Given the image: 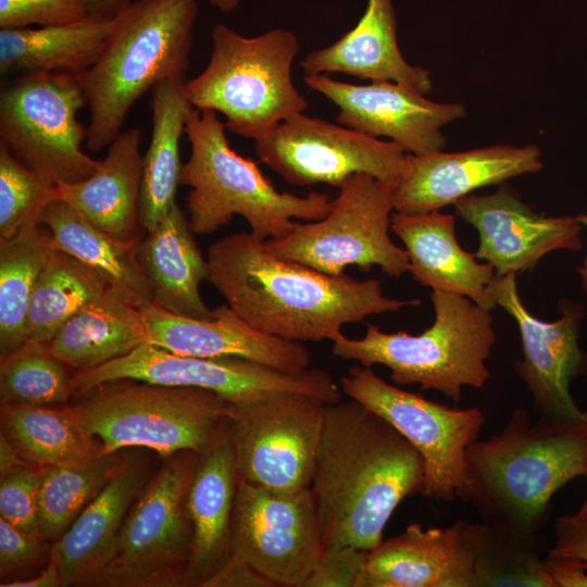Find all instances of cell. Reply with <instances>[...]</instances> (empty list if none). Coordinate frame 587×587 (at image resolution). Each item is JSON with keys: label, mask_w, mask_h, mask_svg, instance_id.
<instances>
[{"label": "cell", "mask_w": 587, "mask_h": 587, "mask_svg": "<svg viewBox=\"0 0 587 587\" xmlns=\"http://www.w3.org/2000/svg\"><path fill=\"white\" fill-rule=\"evenodd\" d=\"M207 261L208 282L239 317L290 341L332 340L346 324L421 304L420 299L386 297L376 278L330 275L277 258L251 233L216 240Z\"/></svg>", "instance_id": "obj_1"}, {"label": "cell", "mask_w": 587, "mask_h": 587, "mask_svg": "<svg viewBox=\"0 0 587 587\" xmlns=\"http://www.w3.org/2000/svg\"><path fill=\"white\" fill-rule=\"evenodd\" d=\"M423 479L422 457L386 420L353 399L326 404L310 485L323 548H375Z\"/></svg>", "instance_id": "obj_2"}, {"label": "cell", "mask_w": 587, "mask_h": 587, "mask_svg": "<svg viewBox=\"0 0 587 587\" xmlns=\"http://www.w3.org/2000/svg\"><path fill=\"white\" fill-rule=\"evenodd\" d=\"M580 476H587V417L533 421L517 408L500 433L469 446L461 500L473 503L485 522L541 541L552 497Z\"/></svg>", "instance_id": "obj_3"}, {"label": "cell", "mask_w": 587, "mask_h": 587, "mask_svg": "<svg viewBox=\"0 0 587 587\" xmlns=\"http://www.w3.org/2000/svg\"><path fill=\"white\" fill-rule=\"evenodd\" d=\"M198 11V0H136L113 17L102 52L79 74L90 114L89 151L111 145L149 89L185 77Z\"/></svg>", "instance_id": "obj_4"}, {"label": "cell", "mask_w": 587, "mask_h": 587, "mask_svg": "<svg viewBox=\"0 0 587 587\" xmlns=\"http://www.w3.org/2000/svg\"><path fill=\"white\" fill-rule=\"evenodd\" d=\"M225 129L215 111L191 108L185 126L191 153L179 183L190 187L186 208L195 235H209L238 214L265 241L286 236L294 217L316 221L330 211L328 193L278 191L257 162L230 147Z\"/></svg>", "instance_id": "obj_5"}, {"label": "cell", "mask_w": 587, "mask_h": 587, "mask_svg": "<svg viewBox=\"0 0 587 587\" xmlns=\"http://www.w3.org/2000/svg\"><path fill=\"white\" fill-rule=\"evenodd\" d=\"M430 300L435 320L422 334L385 333L369 324L361 339L337 334L333 353L366 367L384 365L396 385L417 384L459 402L465 386L482 388L490 377L494 317L463 296L432 290Z\"/></svg>", "instance_id": "obj_6"}, {"label": "cell", "mask_w": 587, "mask_h": 587, "mask_svg": "<svg viewBox=\"0 0 587 587\" xmlns=\"http://www.w3.org/2000/svg\"><path fill=\"white\" fill-rule=\"evenodd\" d=\"M299 49L298 38L288 29L245 37L216 24L210 61L185 82L184 93L192 107L222 113L230 132L257 140L308 108L292 80Z\"/></svg>", "instance_id": "obj_7"}, {"label": "cell", "mask_w": 587, "mask_h": 587, "mask_svg": "<svg viewBox=\"0 0 587 587\" xmlns=\"http://www.w3.org/2000/svg\"><path fill=\"white\" fill-rule=\"evenodd\" d=\"M71 404L101 453L146 447L168 458L203 452L224 424L229 402L202 388L121 378L73 397Z\"/></svg>", "instance_id": "obj_8"}, {"label": "cell", "mask_w": 587, "mask_h": 587, "mask_svg": "<svg viewBox=\"0 0 587 587\" xmlns=\"http://www.w3.org/2000/svg\"><path fill=\"white\" fill-rule=\"evenodd\" d=\"M86 104L77 74L14 76L0 92V143L54 185L85 180L99 165L82 149L88 127L77 113Z\"/></svg>", "instance_id": "obj_9"}, {"label": "cell", "mask_w": 587, "mask_h": 587, "mask_svg": "<svg viewBox=\"0 0 587 587\" xmlns=\"http://www.w3.org/2000/svg\"><path fill=\"white\" fill-rule=\"evenodd\" d=\"M394 189L365 173L350 175L340 186L330 211L310 223L295 222L284 237L265 240L267 250L330 275L349 265L369 271L377 265L389 277L409 272L405 249L389 237Z\"/></svg>", "instance_id": "obj_10"}, {"label": "cell", "mask_w": 587, "mask_h": 587, "mask_svg": "<svg viewBox=\"0 0 587 587\" xmlns=\"http://www.w3.org/2000/svg\"><path fill=\"white\" fill-rule=\"evenodd\" d=\"M197 459L193 451L175 453L147 480L99 586H182L192 545L187 499Z\"/></svg>", "instance_id": "obj_11"}, {"label": "cell", "mask_w": 587, "mask_h": 587, "mask_svg": "<svg viewBox=\"0 0 587 587\" xmlns=\"http://www.w3.org/2000/svg\"><path fill=\"white\" fill-rule=\"evenodd\" d=\"M121 378L208 389L232 404L248 403L279 391L315 396L326 403L341 399L340 386L323 369L290 373L238 357L178 354L148 342L95 369L75 372L74 396Z\"/></svg>", "instance_id": "obj_12"}, {"label": "cell", "mask_w": 587, "mask_h": 587, "mask_svg": "<svg viewBox=\"0 0 587 587\" xmlns=\"http://www.w3.org/2000/svg\"><path fill=\"white\" fill-rule=\"evenodd\" d=\"M341 391L391 424L420 453L421 495L450 502L466 485V450L478 437L485 415L478 408H451L391 385L372 367L352 366Z\"/></svg>", "instance_id": "obj_13"}, {"label": "cell", "mask_w": 587, "mask_h": 587, "mask_svg": "<svg viewBox=\"0 0 587 587\" xmlns=\"http://www.w3.org/2000/svg\"><path fill=\"white\" fill-rule=\"evenodd\" d=\"M326 404L292 391L230 403L226 426L240 478L280 492L310 488Z\"/></svg>", "instance_id": "obj_14"}, {"label": "cell", "mask_w": 587, "mask_h": 587, "mask_svg": "<svg viewBox=\"0 0 587 587\" xmlns=\"http://www.w3.org/2000/svg\"><path fill=\"white\" fill-rule=\"evenodd\" d=\"M229 548L273 587H303L323 550L310 488L280 492L239 477Z\"/></svg>", "instance_id": "obj_15"}, {"label": "cell", "mask_w": 587, "mask_h": 587, "mask_svg": "<svg viewBox=\"0 0 587 587\" xmlns=\"http://www.w3.org/2000/svg\"><path fill=\"white\" fill-rule=\"evenodd\" d=\"M259 160L296 186L328 184L338 189L365 173L395 189L407 152L349 127L298 113L254 140Z\"/></svg>", "instance_id": "obj_16"}, {"label": "cell", "mask_w": 587, "mask_h": 587, "mask_svg": "<svg viewBox=\"0 0 587 587\" xmlns=\"http://www.w3.org/2000/svg\"><path fill=\"white\" fill-rule=\"evenodd\" d=\"M488 295L517 324L522 357L515 364L516 375L533 398L537 415L551 420L585 421L571 395V383L587 373V352L578 342L584 307L563 303L562 315L546 322L524 305L516 286V274L497 276L488 286Z\"/></svg>", "instance_id": "obj_17"}, {"label": "cell", "mask_w": 587, "mask_h": 587, "mask_svg": "<svg viewBox=\"0 0 587 587\" xmlns=\"http://www.w3.org/2000/svg\"><path fill=\"white\" fill-rule=\"evenodd\" d=\"M304 83L339 109L338 123L374 138L387 137L411 154L442 150V127L466 115L462 103L432 101L401 83L353 85L328 75L304 76Z\"/></svg>", "instance_id": "obj_18"}, {"label": "cell", "mask_w": 587, "mask_h": 587, "mask_svg": "<svg viewBox=\"0 0 587 587\" xmlns=\"http://www.w3.org/2000/svg\"><path fill=\"white\" fill-rule=\"evenodd\" d=\"M455 213L478 233V260L497 276L533 270L546 254L578 251L582 224L576 216L535 213L509 186L490 195H469L454 204Z\"/></svg>", "instance_id": "obj_19"}, {"label": "cell", "mask_w": 587, "mask_h": 587, "mask_svg": "<svg viewBox=\"0 0 587 587\" xmlns=\"http://www.w3.org/2000/svg\"><path fill=\"white\" fill-rule=\"evenodd\" d=\"M540 149L494 145L460 152L407 153L394 189L395 210L425 214L454 204L472 191L542 170Z\"/></svg>", "instance_id": "obj_20"}, {"label": "cell", "mask_w": 587, "mask_h": 587, "mask_svg": "<svg viewBox=\"0 0 587 587\" xmlns=\"http://www.w3.org/2000/svg\"><path fill=\"white\" fill-rule=\"evenodd\" d=\"M483 523L410 524L369 550L363 587H478Z\"/></svg>", "instance_id": "obj_21"}, {"label": "cell", "mask_w": 587, "mask_h": 587, "mask_svg": "<svg viewBox=\"0 0 587 587\" xmlns=\"http://www.w3.org/2000/svg\"><path fill=\"white\" fill-rule=\"evenodd\" d=\"M148 344L199 358L238 357L297 373L310 367L311 354L298 341L257 330L227 304L213 309L210 320L172 313L154 302L140 308Z\"/></svg>", "instance_id": "obj_22"}, {"label": "cell", "mask_w": 587, "mask_h": 587, "mask_svg": "<svg viewBox=\"0 0 587 587\" xmlns=\"http://www.w3.org/2000/svg\"><path fill=\"white\" fill-rule=\"evenodd\" d=\"M239 477L225 420L211 444L198 454L190 480L187 504L192 545L182 586L201 587L227 561Z\"/></svg>", "instance_id": "obj_23"}, {"label": "cell", "mask_w": 587, "mask_h": 587, "mask_svg": "<svg viewBox=\"0 0 587 587\" xmlns=\"http://www.w3.org/2000/svg\"><path fill=\"white\" fill-rule=\"evenodd\" d=\"M304 76L345 73L371 82L405 84L423 95L433 88L429 72L410 64L400 51L392 0H367L357 25L334 43L300 61Z\"/></svg>", "instance_id": "obj_24"}, {"label": "cell", "mask_w": 587, "mask_h": 587, "mask_svg": "<svg viewBox=\"0 0 587 587\" xmlns=\"http://www.w3.org/2000/svg\"><path fill=\"white\" fill-rule=\"evenodd\" d=\"M390 229L405 246L409 272L419 284L466 297L488 311L496 307L488 295L495 270L459 245L454 215L440 211L417 215L396 212Z\"/></svg>", "instance_id": "obj_25"}, {"label": "cell", "mask_w": 587, "mask_h": 587, "mask_svg": "<svg viewBox=\"0 0 587 587\" xmlns=\"http://www.w3.org/2000/svg\"><path fill=\"white\" fill-rule=\"evenodd\" d=\"M138 128L122 130L95 173L85 180L55 185L54 198L89 223L123 241H139L143 157Z\"/></svg>", "instance_id": "obj_26"}, {"label": "cell", "mask_w": 587, "mask_h": 587, "mask_svg": "<svg viewBox=\"0 0 587 587\" xmlns=\"http://www.w3.org/2000/svg\"><path fill=\"white\" fill-rule=\"evenodd\" d=\"M147 483L141 465L126 467L80 512L51 544L63 586H99L110 565L124 517Z\"/></svg>", "instance_id": "obj_27"}, {"label": "cell", "mask_w": 587, "mask_h": 587, "mask_svg": "<svg viewBox=\"0 0 587 587\" xmlns=\"http://www.w3.org/2000/svg\"><path fill=\"white\" fill-rule=\"evenodd\" d=\"M189 222L175 202L167 214L140 239L137 255L161 308L197 320L213 311L201 298L199 286L208 280L209 265L193 239Z\"/></svg>", "instance_id": "obj_28"}, {"label": "cell", "mask_w": 587, "mask_h": 587, "mask_svg": "<svg viewBox=\"0 0 587 587\" xmlns=\"http://www.w3.org/2000/svg\"><path fill=\"white\" fill-rule=\"evenodd\" d=\"M147 341L140 308L110 287L68 319L49 347L57 358L78 372L125 355Z\"/></svg>", "instance_id": "obj_29"}, {"label": "cell", "mask_w": 587, "mask_h": 587, "mask_svg": "<svg viewBox=\"0 0 587 587\" xmlns=\"http://www.w3.org/2000/svg\"><path fill=\"white\" fill-rule=\"evenodd\" d=\"M112 20H85L39 28L0 29V73L21 76L35 73L82 74L91 67L112 30Z\"/></svg>", "instance_id": "obj_30"}, {"label": "cell", "mask_w": 587, "mask_h": 587, "mask_svg": "<svg viewBox=\"0 0 587 587\" xmlns=\"http://www.w3.org/2000/svg\"><path fill=\"white\" fill-rule=\"evenodd\" d=\"M41 224L48 228L53 249L96 270L128 302L138 308L153 302L150 283L137 255L140 240H118L59 200L48 205Z\"/></svg>", "instance_id": "obj_31"}, {"label": "cell", "mask_w": 587, "mask_h": 587, "mask_svg": "<svg viewBox=\"0 0 587 587\" xmlns=\"http://www.w3.org/2000/svg\"><path fill=\"white\" fill-rule=\"evenodd\" d=\"M185 77L158 83L151 90L152 133L143 155L140 222L152 229L176 202L183 164L179 142L192 108L184 93Z\"/></svg>", "instance_id": "obj_32"}, {"label": "cell", "mask_w": 587, "mask_h": 587, "mask_svg": "<svg viewBox=\"0 0 587 587\" xmlns=\"http://www.w3.org/2000/svg\"><path fill=\"white\" fill-rule=\"evenodd\" d=\"M1 434L23 460L36 466H65L101 454L72 405L1 403Z\"/></svg>", "instance_id": "obj_33"}, {"label": "cell", "mask_w": 587, "mask_h": 587, "mask_svg": "<svg viewBox=\"0 0 587 587\" xmlns=\"http://www.w3.org/2000/svg\"><path fill=\"white\" fill-rule=\"evenodd\" d=\"M109 288L107 279L96 270L52 249L33 291L26 340L50 342L68 319Z\"/></svg>", "instance_id": "obj_34"}, {"label": "cell", "mask_w": 587, "mask_h": 587, "mask_svg": "<svg viewBox=\"0 0 587 587\" xmlns=\"http://www.w3.org/2000/svg\"><path fill=\"white\" fill-rule=\"evenodd\" d=\"M127 467L113 453L65 466H40L38 523L47 542L57 541L102 489Z\"/></svg>", "instance_id": "obj_35"}, {"label": "cell", "mask_w": 587, "mask_h": 587, "mask_svg": "<svg viewBox=\"0 0 587 587\" xmlns=\"http://www.w3.org/2000/svg\"><path fill=\"white\" fill-rule=\"evenodd\" d=\"M52 249L41 225L26 236L0 241V357L26 340L30 299Z\"/></svg>", "instance_id": "obj_36"}, {"label": "cell", "mask_w": 587, "mask_h": 587, "mask_svg": "<svg viewBox=\"0 0 587 587\" xmlns=\"http://www.w3.org/2000/svg\"><path fill=\"white\" fill-rule=\"evenodd\" d=\"M50 350L49 342L26 340L1 357V403L65 404L74 396L75 372Z\"/></svg>", "instance_id": "obj_37"}, {"label": "cell", "mask_w": 587, "mask_h": 587, "mask_svg": "<svg viewBox=\"0 0 587 587\" xmlns=\"http://www.w3.org/2000/svg\"><path fill=\"white\" fill-rule=\"evenodd\" d=\"M55 185L18 162L0 143V241L34 232L54 198Z\"/></svg>", "instance_id": "obj_38"}, {"label": "cell", "mask_w": 587, "mask_h": 587, "mask_svg": "<svg viewBox=\"0 0 587 587\" xmlns=\"http://www.w3.org/2000/svg\"><path fill=\"white\" fill-rule=\"evenodd\" d=\"M39 488V466L26 464L0 474V516L21 530L42 538L38 523Z\"/></svg>", "instance_id": "obj_39"}, {"label": "cell", "mask_w": 587, "mask_h": 587, "mask_svg": "<svg viewBox=\"0 0 587 587\" xmlns=\"http://www.w3.org/2000/svg\"><path fill=\"white\" fill-rule=\"evenodd\" d=\"M89 16V0H0V28L57 26Z\"/></svg>", "instance_id": "obj_40"}, {"label": "cell", "mask_w": 587, "mask_h": 587, "mask_svg": "<svg viewBox=\"0 0 587 587\" xmlns=\"http://www.w3.org/2000/svg\"><path fill=\"white\" fill-rule=\"evenodd\" d=\"M367 552L352 546L323 548L303 587H363Z\"/></svg>", "instance_id": "obj_41"}, {"label": "cell", "mask_w": 587, "mask_h": 587, "mask_svg": "<svg viewBox=\"0 0 587 587\" xmlns=\"http://www.w3.org/2000/svg\"><path fill=\"white\" fill-rule=\"evenodd\" d=\"M47 542L0 517L1 578L33 565L45 554Z\"/></svg>", "instance_id": "obj_42"}, {"label": "cell", "mask_w": 587, "mask_h": 587, "mask_svg": "<svg viewBox=\"0 0 587 587\" xmlns=\"http://www.w3.org/2000/svg\"><path fill=\"white\" fill-rule=\"evenodd\" d=\"M547 557L570 559L587 569V520L574 514L560 515L554 524V542Z\"/></svg>", "instance_id": "obj_43"}, {"label": "cell", "mask_w": 587, "mask_h": 587, "mask_svg": "<svg viewBox=\"0 0 587 587\" xmlns=\"http://www.w3.org/2000/svg\"><path fill=\"white\" fill-rule=\"evenodd\" d=\"M201 587H273V585L246 562L229 555L224 565Z\"/></svg>", "instance_id": "obj_44"}, {"label": "cell", "mask_w": 587, "mask_h": 587, "mask_svg": "<svg viewBox=\"0 0 587 587\" xmlns=\"http://www.w3.org/2000/svg\"><path fill=\"white\" fill-rule=\"evenodd\" d=\"M553 587H587V569L570 559L545 558Z\"/></svg>", "instance_id": "obj_45"}, {"label": "cell", "mask_w": 587, "mask_h": 587, "mask_svg": "<svg viewBox=\"0 0 587 587\" xmlns=\"http://www.w3.org/2000/svg\"><path fill=\"white\" fill-rule=\"evenodd\" d=\"M63 586L57 564L49 558V562L39 575L32 578L14 579L2 583L1 587H60Z\"/></svg>", "instance_id": "obj_46"}, {"label": "cell", "mask_w": 587, "mask_h": 587, "mask_svg": "<svg viewBox=\"0 0 587 587\" xmlns=\"http://www.w3.org/2000/svg\"><path fill=\"white\" fill-rule=\"evenodd\" d=\"M134 0H89V16L112 20Z\"/></svg>", "instance_id": "obj_47"}, {"label": "cell", "mask_w": 587, "mask_h": 587, "mask_svg": "<svg viewBox=\"0 0 587 587\" xmlns=\"http://www.w3.org/2000/svg\"><path fill=\"white\" fill-rule=\"evenodd\" d=\"M26 464L29 463L25 462L5 437L0 434V474Z\"/></svg>", "instance_id": "obj_48"}, {"label": "cell", "mask_w": 587, "mask_h": 587, "mask_svg": "<svg viewBox=\"0 0 587 587\" xmlns=\"http://www.w3.org/2000/svg\"><path fill=\"white\" fill-rule=\"evenodd\" d=\"M576 218L583 226L587 227V214L577 215ZM577 272L582 280V287L587 296V255L584 260L583 265L578 267Z\"/></svg>", "instance_id": "obj_49"}, {"label": "cell", "mask_w": 587, "mask_h": 587, "mask_svg": "<svg viewBox=\"0 0 587 587\" xmlns=\"http://www.w3.org/2000/svg\"><path fill=\"white\" fill-rule=\"evenodd\" d=\"M212 7H215L223 13H229L236 9L240 0H208Z\"/></svg>", "instance_id": "obj_50"}, {"label": "cell", "mask_w": 587, "mask_h": 587, "mask_svg": "<svg viewBox=\"0 0 587 587\" xmlns=\"http://www.w3.org/2000/svg\"><path fill=\"white\" fill-rule=\"evenodd\" d=\"M585 412H586V417H587V411ZM574 515L580 520H587V497Z\"/></svg>", "instance_id": "obj_51"}]
</instances>
